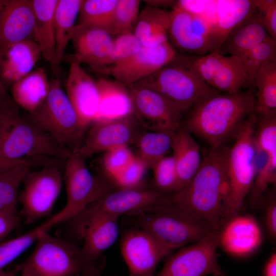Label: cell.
<instances>
[{
  "label": "cell",
  "mask_w": 276,
  "mask_h": 276,
  "mask_svg": "<svg viewBox=\"0 0 276 276\" xmlns=\"http://www.w3.org/2000/svg\"><path fill=\"white\" fill-rule=\"evenodd\" d=\"M145 3L147 4V5L155 7L156 8H160V7H169L175 6L176 2L174 1H146Z\"/></svg>",
  "instance_id": "cell-52"
},
{
  "label": "cell",
  "mask_w": 276,
  "mask_h": 276,
  "mask_svg": "<svg viewBox=\"0 0 276 276\" xmlns=\"http://www.w3.org/2000/svg\"><path fill=\"white\" fill-rule=\"evenodd\" d=\"M169 41L155 47H143L136 54L99 72L110 74L129 86L153 75L176 57Z\"/></svg>",
  "instance_id": "cell-18"
},
{
  "label": "cell",
  "mask_w": 276,
  "mask_h": 276,
  "mask_svg": "<svg viewBox=\"0 0 276 276\" xmlns=\"http://www.w3.org/2000/svg\"><path fill=\"white\" fill-rule=\"evenodd\" d=\"M20 276H30L28 274H27L26 272H21V274Z\"/></svg>",
  "instance_id": "cell-55"
},
{
  "label": "cell",
  "mask_w": 276,
  "mask_h": 276,
  "mask_svg": "<svg viewBox=\"0 0 276 276\" xmlns=\"http://www.w3.org/2000/svg\"><path fill=\"white\" fill-rule=\"evenodd\" d=\"M264 222L266 230L272 239L276 237V199L273 193L267 201L265 212Z\"/></svg>",
  "instance_id": "cell-46"
},
{
  "label": "cell",
  "mask_w": 276,
  "mask_h": 276,
  "mask_svg": "<svg viewBox=\"0 0 276 276\" xmlns=\"http://www.w3.org/2000/svg\"><path fill=\"white\" fill-rule=\"evenodd\" d=\"M255 9V0L215 1L212 22L214 52H218L231 31Z\"/></svg>",
  "instance_id": "cell-27"
},
{
  "label": "cell",
  "mask_w": 276,
  "mask_h": 276,
  "mask_svg": "<svg viewBox=\"0 0 276 276\" xmlns=\"http://www.w3.org/2000/svg\"><path fill=\"white\" fill-rule=\"evenodd\" d=\"M171 150L180 190L190 182L198 170L202 160L200 150L191 134L182 127L174 133Z\"/></svg>",
  "instance_id": "cell-28"
},
{
  "label": "cell",
  "mask_w": 276,
  "mask_h": 276,
  "mask_svg": "<svg viewBox=\"0 0 276 276\" xmlns=\"http://www.w3.org/2000/svg\"><path fill=\"white\" fill-rule=\"evenodd\" d=\"M256 118L250 116L227 147L226 172L228 196L224 215V224L239 214L244 199L249 194L255 179L256 169L254 135Z\"/></svg>",
  "instance_id": "cell-4"
},
{
  "label": "cell",
  "mask_w": 276,
  "mask_h": 276,
  "mask_svg": "<svg viewBox=\"0 0 276 276\" xmlns=\"http://www.w3.org/2000/svg\"><path fill=\"white\" fill-rule=\"evenodd\" d=\"M148 169L136 155L133 160L114 179L116 187L132 188L144 184L143 178Z\"/></svg>",
  "instance_id": "cell-44"
},
{
  "label": "cell",
  "mask_w": 276,
  "mask_h": 276,
  "mask_svg": "<svg viewBox=\"0 0 276 276\" xmlns=\"http://www.w3.org/2000/svg\"><path fill=\"white\" fill-rule=\"evenodd\" d=\"M30 255L14 271L30 276H81L90 265L76 242L41 232Z\"/></svg>",
  "instance_id": "cell-5"
},
{
  "label": "cell",
  "mask_w": 276,
  "mask_h": 276,
  "mask_svg": "<svg viewBox=\"0 0 276 276\" xmlns=\"http://www.w3.org/2000/svg\"><path fill=\"white\" fill-rule=\"evenodd\" d=\"M66 95L81 123L87 128L95 121L99 105L96 82L81 67L71 63L66 85Z\"/></svg>",
  "instance_id": "cell-21"
},
{
  "label": "cell",
  "mask_w": 276,
  "mask_h": 276,
  "mask_svg": "<svg viewBox=\"0 0 276 276\" xmlns=\"http://www.w3.org/2000/svg\"><path fill=\"white\" fill-rule=\"evenodd\" d=\"M72 40L75 49L72 61L86 63L96 72L106 66L112 48L111 35L102 30L76 25Z\"/></svg>",
  "instance_id": "cell-22"
},
{
  "label": "cell",
  "mask_w": 276,
  "mask_h": 276,
  "mask_svg": "<svg viewBox=\"0 0 276 276\" xmlns=\"http://www.w3.org/2000/svg\"><path fill=\"white\" fill-rule=\"evenodd\" d=\"M0 153L12 159L51 158L65 161L72 154L50 135L20 117L14 120L1 144Z\"/></svg>",
  "instance_id": "cell-10"
},
{
  "label": "cell",
  "mask_w": 276,
  "mask_h": 276,
  "mask_svg": "<svg viewBox=\"0 0 276 276\" xmlns=\"http://www.w3.org/2000/svg\"><path fill=\"white\" fill-rule=\"evenodd\" d=\"M227 149L211 147L190 182L170 195L173 203L215 230L224 224L228 196Z\"/></svg>",
  "instance_id": "cell-1"
},
{
  "label": "cell",
  "mask_w": 276,
  "mask_h": 276,
  "mask_svg": "<svg viewBox=\"0 0 276 276\" xmlns=\"http://www.w3.org/2000/svg\"><path fill=\"white\" fill-rule=\"evenodd\" d=\"M18 117L19 115L10 114L0 108V145L14 120Z\"/></svg>",
  "instance_id": "cell-49"
},
{
  "label": "cell",
  "mask_w": 276,
  "mask_h": 276,
  "mask_svg": "<svg viewBox=\"0 0 276 276\" xmlns=\"http://www.w3.org/2000/svg\"><path fill=\"white\" fill-rule=\"evenodd\" d=\"M134 115L148 130L176 132L182 126L184 113L155 91L142 86H128Z\"/></svg>",
  "instance_id": "cell-15"
},
{
  "label": "cell",
  "mask_w": 276,
  "mask_h": 276,
  "mask_svg": "<svg viewBox=\"0 0 276 276\" xmlns=\"http://www.w3.org/2000/svg\"><path fill=\"white\" fill-rule=\"evenodd\" d=\"M58 0H32L34 13V41L41 55L55 68L54 13Z\"/></svg>",
  "instance_id": "cell-29"
},
{
  "label": "cell",
  "mask_w": 276,
  "mask_h": 276,
  "mask_svg": "<svg viewBox=\"0 0 276 276\" xmlns=\"http://www.w3.org/2000/svg\"><path fill=\"white\" fill-rule=\"evenodd\" d=\"M276 59V40L268 35L241 61L247 76L248 85L255 87V81L260 70Z\"/></svg>",
  "instance_id": "cell-38"
},
{
  "label": "cell",
  "mask_w": 276,
  "mask_h": 276,
  "mask_svg": "<svg viewBox=\"0 0 276 276\" xmlns=\"http://www.w3.org/2000/svg\"><path fill=\"white\" fill-rule=\"evenodd\" d=\"M91 125L85 142L76 151L85 158L133 144L143 128L134 114L96 121Z\"/></svg>",
  "instance_id": "cell-17"
},
{
  "label": "cell",
  "mask_w": 276,
  "mask_h": 276,
  "mask_svg": "<svg viewBox=\"0 0 276 276\" xmlns=\"http://www.w3.org/2000/svg\"><path fill=\"white\" fill-rule=\"evenodd\" d=\"M262 239L261 229L255 218L238 214L222 227L219 246L229 255L244 257L255 252L261 245Z\"/></svg>",
  "instance_id": "cell-20"
},
{
  "label": "cell",
  "mask_w": 276,
  "mask_h": 276,
  "mask_svg": "<svg viewBox=\"0 0 276 276\" xmlns=\"http://www.w3.org/2000/svg\"><path fill=\"white\" fill-rule=\"evenodd\" d=\"M118 0H82L77 25L103 30L109 34Z\"/></svg>",
  "instance_id": "cell-36"
},
{
  "label": "cell",
  "mask_w": 276,
  "mask_h": 276,
  "mask_svg": "<svg viewBox=\"0 0 276 276\" xmlns=\"http://www.w3.org/2000/svg\"><path fill=\"white\" fill-rule=\"evenodd\" d=\"M102 265H96L91 267L83 276H101Z\"/></svg>",
  "instance_id": "cell-53"
},
{
  "label": "cell",
  "mask_w": 276,
  "mask_h": 276,
  "mask_svg": "<svg viewBox=\"0 0 276 276\" xmlns=\"http://www.w3.org/2000/svg\"><path fill=\"white\" fill-rule=\"evenodd\" d=\"M25 120L72 152L81 146L86 129L57 79L50 82V91L43 103Z\"/></svg>",
  "instance_id": "cell-6"
},
{
  "label": "cell",
  "mask_w": 276,
  "mask_h": 276,
  "mask_svg": "<svg viewBox=\"0 0 276 276\" xmlns=\"http://www.w3.org/2000/svg\"><path fill=\"white\" fill-rule=\"evenodd\" d=\"M175 133L142 130L133 143L136 151L135 155L148 170L151 169L172 149Z\"/></svg>",
  "instance_id": "cell-33"
},
{
  "label": "cell",
  "mask_w": 276,
  "mask_h": 276,
  "mask_svg": "<svg viewBox=\"0 0 276 276\" xmlns=\"http://www.w3.org/2000/svg\"><path fill=\"white\" fill-rule=\"evenodd\" d=\"M141 1L118 0L113 14L110 35L133 33L139 15Z\"/></svg>",
  "instance_id": "cell-41"
},
{
  "label": "cell",
  "mask_w": 276,
  "mask_h": 276,
  "mask_svg": "<svg viewBox=\"0 0 276 276\" xmlns=\"http://www.w3.org/2000/svg\"><path fill=\"white\" fill-rule=\"evenodd\" d=\"M142 47V44L134 33L117 35L113 38L112 50L106 66L104 69L131 57L138 52Z\"/></svg>",
  "instance_id": "cell-43"
},
{
  "label": "cell",
  "mask_w": 276,
  "mask_h": 276,
  "mask_svg": "<svg viewBox=\"0 0 276 276\" xmlns=\"http://www.w3.org/2000/svg\"><path fill=\"white\" fill-rule=\"evenodd\" d=\"M119 218L114 215H101L86 225L80 240L83 241L81 249L87 262L97 263L101 254L116 241L119 234Z\"/></svg>",
  "instance_id": "cell-23"
},
{
  "label": "cell",
  "mask_w": 276,
  "mask_h": 276,
  "mask_svg": "<svg viewBox=\"0 0 276 276\" xmlns=\"http://www.w3.org/2000/svg\"><path fill=\"white\" fill-rule=\"evenodd\" d=\"M96 83L99 99L94 122L134 114L132 101L128 86L116 80L101 79Z\"/></svg>",
  "instance_id": "cell-26"
},
{
  "label": "cell",
  "mask_w": 276,
  "mask_h": 276,
  "mask_svg": "<svg viewBox=\"0 0 276 276\" xmlns=\"http://www.w3.org/2000/svg\"><path fill=\"white\" fill-rule=\"evenodd\" d=\"M268 35L256 8L228 34L218 52L238 57L240 60L263 41Z\"/></svg>",
  "instance_id": "cell-24"
},
{
  "label": "cell",
  "mask_w": 276,
  "mask_h": 276,
  "mask_svg": "<svg viewBox=\"0 0 276 276\" xmlns=\"http://www.w3.org/2000/svg\"><path fill=\"white\" fill-rule=\"evenodd\" d=\"M255 2L267 34L276 40V1L255 0Z\"/></svg>",
  "instance_id": "cell-45"
},
{
  "label": "cell",
  "mask_w": 276,
  "mask_h": 276,
  "mask_svg": "<svg viewBox=\"0 0 276 276\" xmlns=\"http://www.w3.org/2000/svg\"><path fill=\"white\" fill-rule=\"evenodd\" d=\"M120 247L129 276H153L159 262L177 249L148 230L135 225L123 232Z\"/></svg>",
  "instance_id": "cell-14"
},
{
  "label": "cell",
  "mask_w": 276,
  "mask_h": 276,
  "mask_svg": "<svg viewBox=\"0 0 276 276\" xmlns=\"http://www.w3.org/2000/svg\"><path fill=\"white\" fill-rule=\"evenodd\" d=\"M50 88V82L45 71L39 68L12 84L11 92L16 104L31 113L45 101Z\"/></svg>",
  "instance_id": "cell-30"
},
{
  "label": "cell",
  "mask_w": 276,
  "mask_h": 276,
  "mask_svg": "<svg viewBox=\"0 0 276 276\" xmlns=\"http://www.w3.org/2000/svg\"><path fill=\"white\" fill-rule=\"evenodd\" d=\"M255 114L262 117L276 114V59L264 66L258 73Z\"/></svg>",
  "instance_id": "cell-34"
},
{
  "label": "cell",
  "mask_w": 276,
  "mask_h": 276,
  "mask_svg": "<svg viewBox=\"0 0 276 276\" xmlns=\"http://www.w3.org/2000/svg\"><path fill=\"white\" fill-rule=\"evenodd\" d=\"M255 150L256 174L249 193L253 208L261 205L267 188L276 182V153L266 152L256 146Z\"/></svg>",
  "instance_id": "cell-35"
},
{
  "label": "cell",
  "mask_w": 276,
  "mask_h": 276,
  "mask_svg": "<svg viewBox=\"0 0 276 276\" xmlns=\"http://www.w3.org/2000/svg\"><path fill=\"white\" fill-rule=\"evenodd\" d=\"M51 228L46 220L29 232L0 243V270L4 269L26 251L36 241L41 232H48Z\"/></svg>",
  "instance_id": "cell-39"
},
{
  "label": "cell",
  "mask_w": 276,
  "mask_h": 276,
  "mask_svg": "<svg viewBox=\"0 0 276 276\" xmlns=\"http://www.w3.org/2000/svg\"><path fill=\"white\" fill-rule=\"evenodd\" d=\"M28 163L41 165L42 161L40 159H12L5 157L0 153V174L5 172L17 165Z\"/></svg>",
  "instance_id": "cell-50"
},
{
  "label": "cell",
  "mask_w": 276,
  "mask_h": 276,
  "mask_svg": "<svg viewBox=\"0 0 276 276\" xmlns=\"http://www.w3.org/2000/svg\"><path fill=\"white\" fill-rule=\"evenodd\" d=\"M254 88L234 94L217 91L202 99L190 109L181 127L191 134L219 147L235 138L247 119L255 113Z\"/></svg>",
  "instance_id": "cell-2"
},
{
  "label": "cell",
  "mask_w": 276,
  "mask_h": 276,
  "mask_svg": "<svg viewBox=\"0 0 276 276\" xmlns=\"http://www.w3.org/2000/svg\"><path fill=\"white\" fill-rule=\"evenodd\" d=\"M0 108L12 114H19L17 105L11 100L0 78Z\"/></svg>",
  "instance_id": "cell-48"
},
{
  "label": "cell",
  "mask_w": 276,
  "mask_h": 276,
  "mask_svg": "<svg viewBox=\"0 0 276 276\" xmlns=\"http://www.w3.org/2000/svg\"><path fill=\"white\" fill-rule=\"evenodd\" d=\"M153 179L151 186L157 191L171 195L179 190L178 180L173 156L166 155L151 168Z\"/></svg>",
  "instance_id": "cell-40"
},
{
  "label": "cell",
  "mask_w": 276,
  "mask_h": 276,
  "mask_svg": "<svg viewBox=\"0 0 276 276\" xmlns=\"http://www.w3.org/2000/svg\"><path fill=\"white\" fill-rule=\"evenodd\" d=\"M264 276H276V254L273 252L266 263Z\"/></svg>",
  "instance_id": "cell-51"
},
{
  "label": "cell",
  "mask_w": 276,
  "mask_h": 276,
  "mask_svg": "<svg viewBox=\"0 0 276 276\" xmlns=\"http://www.w3.org/2000/svg\"><path fill=\"white\" fill-rule=\"evenodd\" d=\"M63 176L60 170L51 163L38 170H29L24 176L23 189L18 195L21 205L19 212L27 224L48 215L60 193Z\"/></svg>",
  "instance_id": "cell-11"
},
{
  "label": "cell",
  "mask_w": 276,
  "mask_h": 276,
  "mask_svg": "<svg viewBox=\"0 0 276 276\" xmlns=\"http://www.w3.org/2000/svg\"><path fill=\"white\" fill-rule=\"evenodd\" d=\"M32 0H0V58L11 46L34 40Z\"/></svg>",
  "instance_id": "cell-19"
},
{
  "label": "cell",
  "mask_w": 276,
  "mask_h": 276,
  "mask_svg": "<svg viewBox=\"0 0 276 276\" xmlns=\"http://www.w3.org/2000/svg\"><path fill=\"white\" fill-rule=\"evenodd\" d=\"M0 276H16V275L14 271L10 272L2 269L0 270Z\"/></svg>",
  "instance_id": "cell-54"
},
{
  "label": "cell",
  "mask_w": 276,
  "mask_h": 276,
  "mask_svg": "<svg viewBox=\"0 0 276 276\" xmlns=\"http://www.w3.org/2000/svg\"><path fill=\"white\" fill-rule=\"evenodd\" d=\"M40 55L37 44L32 39L24 40L9 47L0 58L2 82L12 85L33 71Z\"/></svg>",
  "instance_id": "cell-25"
},
{
  "label": "cell",
  "mask_w": 276,
  "mask_h": 276,
  "mask_svg": "<svg viewBox=\"0 0 276 276\" xmlns=\"http://www.w3.org/2000/svg\"><path fill=\"white\" fill-rule=\"evenodd\" d=\"M175 59L216 90L234 94L248 85L244 66L237 57L224 56L216 51L198 56L177 55Z\"/></svg>",
  "instance_id": "cell-12"
},
{
  "label": "cell",
  "mask_w": 276,
  "mask_h": 276,
  "mask_svg": "<svg viewBox=\"0 0 276 276\" xmlns=\"http://www.w3.org/2000/svg\"><path fill=\"white\" fill-rule=\"evenodd\" d=\"M220 231H215L197 242L178 248L153 276H226L218 260Z\"/></svg>",
  "instance_id": "cell-13"
},
{
  "label": "cell",
  "mask_w": 276,
  "mask_h": 276,
  "mask_svg": "<svg viewBox=\"0 0 276 276\" xmlns=\"http://www.w3.org/2000/svg\"><path fill=\"white\" fill-rule=\"evenodd\" d=\"M81 3L82 0L57 1L54 13L57 67L63 59L66 47L74 35Z\"/></svg>",
  "instance_id": "cell-32"
},
{
  "label": "cell",
  "mask_w": 276,
  "mask_h": 276,
  "mask_svg": "<svg viewBox=\"0 0 276 276\" xmlns=\"http://www.w3.org/2000/svg\"><path fill=\"white\" fill-rule=\"evenodd\" d=\"M135 156L128 146L105 152L101 160L104 176L113 183L114 179L133 160Z\"/></svg>",
  "instance_id": "cell-42"
},
{
  "label": "cell",
  "mask_w": 276,
  "mask_h": 276,
  "mask_svg": "<svg viewBox=\"0 0 276 276\" xmlns=\"http://www.w3.org/2000/svg\"><path fill=\"white\" fill-rule=\"evenodd\" d=\"M20 217L16 213H0V243L20 224Z\"/></svg>",
  "instance_id": "cell-47"
},
{
  "label": "cell",
  "mask_w": 276,
  "mask_h": 276,
  "mask_svg": "<svg viewBox=\"0 0 276 276\" xmlns=\"http://www.w3.org/2000/svg\"><path fill=\"white\" fill-rule=\"evenodd\" d=\"M35 166L24 163L0 174V213L17 212L18 188L27 172Z\"/></svg>",
  "instance_id": "cell-37"
},
{
  "label": "cell",
  "mask_w": 276,
  "mask_h": 276,
  "mask_svg": "<svg viewBox=\"0 0 276 276\" xmlns=\"http://www.w3.org/2000/svg\"><path fill=\"white\" fill-rule=\"evenodd\" d=\"M134 225L148 230L164 242L177 249L197 242L214 229L169 200L134 217Z\"/></svg>",
  "instance_id": "cell-7"
},
{
  "label": "cell",
  "mask_w": 276,
  "mask_h": 276,
  "mask_svg": "<svg viewBox=\"0 0 276 276\" xmlns=\"http://www.w3.org/2000/svg\"><path fill=\"white\" fill-rule=\"evenodd\" d=\"M175 58L151 76L132 85L155 91L185 112L217 90Z\"/></svg>",
  "instance_id": "cell-8"
},
{
  "label": "cell",
  "mask_w": 276,
  "mask_h": 276,
  "mask_svg": "<svg viewBox=\"0 0 276 276\" xmlns=\"http://www.w3.org/2000/svg\"><path fill=\"white\" fill-rule=\"evenodd\" d=\"M170 12L168 37L174 45L199 56L214 52L212 26L207 18L176 4Z\"/></svg>",
  "instance_id": "cell-16"
},
{
  "label": "cell",
  "mask_w": 276,
  "mask_h": 276,
  "mask_svg": "<svg viewBox=\"0 0 276 276\" xmlns=\"http://www.w3.org/2000/svg\"><path fill=\"white\" fill-rule=\"evenodd\" d=\"M170 12L147 5L140 12L133 33L143 47H152L169 41Z\"/></svg>",
  "instance_id": "cell-31"
},
{
  "label": "cell",
  "mask_w": 276,
  "mask_h": 276,
  "mask_svg": "<svg viewBox=\"0 0 276 276\" xmlns=\"http://www.w3.org/2000/svg\"><path fill=\"white\" fill-rule=\"evenodd\" d=\"M65 162L63 180L66 202L63 208L52 216L56 224L66 222L116 187L105 176L92 174L87 167L85 158L77 152H72Z\"/></svg>",
  "instance_id": "cell-9"
},
{
  "label": "cell",
  "mask_w": 276,
  "mask_h": 276,
  "mask_svg": "<svg viewBox=\"0 0 276 276\" xmlns=\"http://www.w3.org/2000/svg\"><path fill=\"white\" fill-rule=\"evenodd\" d=\"M170 195L160 193L151 184L145 183L132 188L115 187L65 222V238L80 241L84 228L94 218L104 214L134 217L165 202Z\"/></svg>",
  "instance_id": "cell-3"
}]
</instances>
